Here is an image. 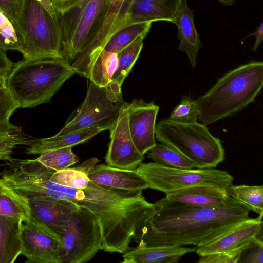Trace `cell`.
I'll use <instances>...</instances> for the list:
<instances>
[{
	"instance_id": "ab89813d",
	"label": "cell",
	"mask_w": 263,
	"mask_h": 263,
	"mask_svg": "<svg viewBox=\"0 0 263 263\" xmlns=\"http://www.w3.org/2000/svg\"><path fill=\"white\" fill-rule=\"evenodd\" d=\"M54 18L58 17V15L54 8L51 0H36Z\"/></svg>"
},
{
	"instance_id": "83f0119b",
	"label": "cell",
	"mask_w": 263,
	"mask_h": 263,
	"mask_svg": "<svg viewBox=\"0 0 263 263\" xmlns=\"http://www.w3.org/2000/svg\"><path fill=\"white\" fill-rule=\"evenodd\" d=\"M18 108L8 88L0 89V135L21 133L9 121L10 116Z\"/></svg>"
},
{
	"instance_id": "d6986e66",
	"label": "cell",
	"mask_w": 263,
	"mask_h": 263,
	"mask_svg": "<svg viewBox=\"0 0 263 263\" xmlns=\"http://www.w3.org/2000/svg\"><path fill=\"white\" fill-rule=\"evenodd\" d=\"M193 14L194 10L189 9L186 0H182L173 23L178 29L177 37L180 43L178 50L186 54L190 65L194 68L202 44L194 25Z\"/></svg>"
},
{
	"instance_id": "f6af8a7d",
	"label": "cell",
	"mask_w": 263,
	"mask_h": 263,
	"mask_svg": "<svg viewBox=\"0 0 263 263\" xmlns=\"http://www.w3.org/2000/svg\"></svg>"
},
{
	"instance_id": "5b68a950",
	"label": "cell",
	"mask_w": 263,
	"mask_h": 263,
	"mask_svg": "<svg viewBox=\"0 0 263 263\" xmlns=\"http://www.w3.org/2000/svg\"><path fill=\"white\" fill-rule=\"evenodd\" d=\"M13 25L28 60L64 59L62 34L58 17H53L36 0H21Z\"/></svg>"
},
{
	"instance_id": "4fadbf2b",
	"label": "cell",
	"mask_w": 263,
	"mask_h": 263,
	"mask_svg": "<svg viewBox=\"0 0 263 263\" xmlns=\"http://www.w3.org/2000/svg\"><path fill=\"white\" fill-rule=\"evenodd\" d=\"M263 215L248 218L224 234L196 250L199 256L229 252L245 248L256 238H263Z\"/></svg>"
},
{
	"instance_id": "52a82bcc",
	"label": "cell",
	"mask_w": 263,
	"mask_h": 263,
	"mask_svg": "<svg viewBox=\"0 0 263 263\" xmlns=\"http://www.w3.org/2000/svg\"><path fill=\"white\" fill-rule=\"evenodd\" d=\"M148 183V188L164 193L199 185L225 190L232 184L233 176L223 170L211 168H175L156 162L141 163L136 169Z\"/></svg>"
},
{
	"instance_id": "d4e9b609",
	"label": "cell",
	"mask_w": 263,
	"mask_h": 263,
	"mask_svg": "<svg viewBox=\"0 0 263 263\" xmlns=\"http://www.w3.org/2000/svg\"><path fill=\"white\" fill-rule=\"evenodd\" d=\"M145 37L140 36L117 54L118 65L112 75V81L122 85L139 56Z\"/></svg>"
},
{
	"instance_id": "8fae6325",
	"label": "cell",
	"mask_w": 263,
	"mask_h": 263,
	"mask_svg": "<svg viewBox=\"0 0 263 263\" xmlns=\"http://www.w3.org/2000/svg\"><path fill=\"white\" fill-rule=\"evenodd\" d=\"M129 131L137 149L144 155L156 144V120L159 107L153 102L134 99L126 103Z\"/></svg>"
},
{
	"instance_id": "e575fe53",
	"label": "cell",
	"mask_w": 263,
	"mask_h": 263,
	"mask_svg": "<svg viewBox=\"0 0 263 263\" xmlns=\"http://www.w3.org/2000/svg\"><path fill=\"white\" fill-rule=\"evenodd\" d=\"M89 0H51L58 15H61L73 8L85 7Z\"/></svg>"
},
{
	"instance_id": "8d00e7d4",
	"label": "cell",
	"mask_w": 263,
	"mask_h": 263,
	"mask_svg": "<svg viewBox=\"0 0 263 263\" xmlns=\"http://www.w3.org/2000/svg\"><path fill=\"white\" fill-rule=\"evenodd\" d=\"M13 64L6 54V51L0 47V75L7 78Z\"/></svg>"
},
{
	"instance_id": "9a60e30c",
	"label": "cell",
	"mask_w": 263,
	"mask_h": 263,
	"mask_svg": "<svg viewBox=\"0 0 263 263\" xmlns=\"http://www.w3.org/2000/svg\"><path fill=\"white\" fill-rule=\"evenodd\" d=\"M87 176L90 181L101 186L132 191L148 188L147 181L136 170L122 169L101 164L95 165Z\"/></svg>"
},
{
	"instance_id": "d6a6232c",
	"label": "cell",
	"mask_w": 263,
	"mask_h": 263,
	"mask_svg": "<svg viewBox=\"0 0 263 263\" xmlns=\"http://www.w3.org/2000/svg\"><path fill=\"white\" fill-rule=\"evenodd\" d=\"M262 238H256L248 244L242 250L238 263H262Z\"/></svg>"
},
{
	"instance_id": "f546056e",
	"label": "cell",
	"mask_w": 263,
	"mask_h": 263,
	"mask_svg": "<svg viewBox=\"0 0 263 263\" xmlns=\"http://www.w3.org/2000/svg\"><path fill=\"white\" fill-rule=\"evenodd\" d=\"M199 109L197 100L183 96L180 102L172 110L168 118L174 122L189 123L197 122Z\"/></svg>"
},
{
	"instance_id": "7bdbcfd3",
	"label": "cell",
	"mask_w": 263,
	"mask_h": 263,
	"mask_svg": "<svg viewBox=\"0 0 263 263\" xmlns=\"http://www.w3.org/2000/svg\"><path fill=\"white\" fill-rule=\"evenodd\" d=\"M221 3L226 6H231L234 3L235 0H219Z\"/></svg>"
},
{
	"instance_id": "44dd1931",
	"label": "cell",
	"mask_w": 263,
	"mask_h": 263,
	"mask_svg": "<svg viewBox=\"0 0 263 263\" xmlns=\"http://www.w3.org/2000/svg\"><path fill=\"white\" fill-rule=\"evenodd\" d=\"M22 223L18 219L0 215V263H13L21 254Z\"/></svg>"
},
{
	"instance_id": "4316f807",
	"label": "cell",
	"mask_w": 263,
	"mask_h": 263,
	"mask_svg": "<svg viewBox=\"0 0 263 263\" xmlns=\"http://www.w3.org/2000/svg\"><path fill=\"white\" fill-rule=\"evenodd\" d=\"M71 148L66 147L46 152L40 154L36 159L45 167L55 171L66 169L79 161Z\"/></svg>"
},
{
	"instance_id": "ac0fdd59",
	"label": "cell",
	"mask_w": 263,
	"mask_h": 263,
	"mask_svg": "<svg viewBox=\"0 0 263 263\" xmlns=\"http://www.w3.org/2000/svg\"><path fill=\"white\" fill-rule=\"evenodd\" d=\"M164 197L187 206H215L227 203L230 198L225 190L213 186L199 185L170 192Z\"/></svg>"
},
{
	"instance_id": "7c38bea8",
	"label": "cell",
	"mask_w": 263,
	"mask_h": 263,
	"mask_svg": "<svg viewBox=\"0 0 263 263\" xmlns=\"http://www.w3.org/2000/svg\"><path fill=\"white\" fill-rule=\"evenodd\" d=\"M110 0H89L69 41L62 46L64 59L73 62L94 36L107 13Z\"/></svg>"
},
{
	"instance_id": "cb8c5ba5",
	"label": "cell",
	"mask_w": 263,
	"mask_h": 263,
	"mask_svg": "<svg viewBox=\"0 0 263 263\" xmlns=\"http://www.w3.org/2000/svg\"><path fill=\"white\" fill-rule=\"evenodd\" d=\"M227 195L240 202L250 211L263 215L262 185H230L226 190Z\"/></svg>"
},
{
	"instance_id": "836d02e7",
	"label": "cell",
	"mask_w": 263,
	"mask_h": 263,
	"mask_svg": "<svg viewBox=\"0 0 263 263\" xmlns=\"http://www.w3.org/2000/svg\"><path fill=\"white\" fill-rule=\"evenodd\" d=\"M245 248L232 251L218 252L199 256L200 258L198 261V262L238 263L241 252Z\"/></svg>"
},
{
	"instance_id": "b9f144b4",
	"label": "cell",
	"mask_w": 263,
	"mask_h": 263,
	"mask_svg": "<svg viewBox=\"0 0 263 263\" xmlns=\"http://www.w3.org/2000/svg\"><path fill=\"white\" fill-rule=\"evenodd\" d=\"M7 87V78L0 75V89L6 88Z\"/></svg>"
},
{
	"instance_id": "3957f363",
	"label": "cell",
	"mask_w": 263,
	"mask_h": 263,
	"mask_svg": "<svg viewBox=\"0 0 263 263\" xmlns=\"http://www.w3.org/2000/svg\"><path fill=\"white\" fill-rule=\"evenodd\" d=\"M75 73L65 59H23L13 64L7 87L19 108H34L49 102Z\"/></svg>"
},
{
	"instance_id": "6da1fadb",
	"label": "cell",
	"mask_w": 263,
	"mask_h": 263,
	"mask_svg": "<svg viewBox=\"0 0 263 263\" xmlns=\"http://www.w3.org/2000/svg\"><path fill=\"white\" fill-rule=\"evenodd\" d=\"M154 204L155 213L132 238L138 246L202 247L249 218L250 210L231 197L215 206H187L165 198Z\"/></svg>"
},
{
	"instance_id": "9c48e42d",
	"label": "cell",
	"mask_w": 263,
	"mask_h": 263,
	"mask_svg": "<svg viewBox=\"0 0 263 263\" xmlns=\"http://www.w3.org/2000/svg\"><path fill=\"white\" fill-rule=\"evenodd\" d=\"M21 254L26 263H62L61 241L31 214L21 227Z\"/></svg>"
},
{
	"instance_id": "7a4b0ae2",
	"label": "cell",
	"mask_w": 263,
	"mask_h": 263,
	"mask_svg": "<svg viewBox=\"0 0 263 263\" xmlns=\"http://www.w3.org/2000/svg\"><path fill=\"white\" fill-rule=\"evenodd\" d=\"M263 86V63L250 61L228 71L196 100L205 125L232 116L254 102Z\"/></svg>"
},
{
	"instance_id": "484cf974",
	"label": "cell",
	"mask_w": 263,
	"mask_h": 263,
	"mask_svg": "<svg viewBox=\"0 0 263 263\" xmlns=\"http://www.w3.org/2000/svg\"><path fill=\"white\" fill-rule=\"evenodd\" d=\"M148 157L163 166L183 169L195 168L194 163L182 155L163 144H156L148 152Z\"/></svg>"
},
{
	"instance_id": "ba28073f",
	"label": "cell",
	"mask_w": 263,
	"mask_h": 263,
	"mask_svg": "<svg viewBox=\"0 0 263 263\" xmlns=\"http://www.w3.org/2000/svg\"><path fill=\"white\" fill-rule=\"evenodd\" d=\"M102 233L98 219L89 210L80 208L67 222L61 237L62 263H84L101 249Z\"/></svg>"
},
{
	"instance_id": "30bf717a",
	"label": "cell",
	"mask_w": 263,
	"mask_h": 263,
	"mask_svg": "<svg viewBox=\"0 0 263 263\" xmlns=\"http://www.w3.org/2000/svg\"><path fill=\"white\" fill-rule=\"evenodd\" d=\"M109 130L110 141L105 156L107 165L122 169L136 170L142 163L144 155L137 149L132 139L128 126L126 105Z\"/></svg>"
},
{
	"instance_id": "74e56055",
	"label": "cell",
	"mask_w": 263,
	"mask_h": 263,
	"mask_svg": "<svg viewBox=\"0 0 263 263\" xmlns=\"http://www.w3.org/2000/svg\"><path fill=\"white\" fill-rule=\"evenodd\" d=\"M98 162L99 160L97 158L92 157L75 167L87 174Z\"/></svg>"
},
{
	"instance_id": "d590c367",
	"label": "cell",
	"mask_w": 263,
	"mask_h": 263,
	"mask_svg": "<svg viewBox=\"0 0 263 263\" xmlns=\"http://www.w3.org/2000/svg\"><path fill=\"white\" fill-rule=\"evenodd\" d=\"M21 0H0V11L14 24L18 12Z\"/></svg>"
},
{
	"instance_id": "f35d334b",
	"label": "cell",
	"mask_w": 263,
	"mask_h": 263,
	"mask_svg": "<svg viewBox=\"0 0 263 263\" xmlns=\"http://www.w3.org/2000/svg\"><path fill=\"white\" fill-rule=\"evenodd\" d=\"M252 35H254L256 37L255 43L252 48V50L255 52L263 39V23H261L260 25L258 27L255 32L249 34L247 37Z\"/></svg>"
},
{
	"instance_id": "e0dca14e",
	"label": "cell",
	"mask_w": 263,
	"mask_h": 263,
	"mask_svg": "<svg viewBox=\"0 0 263 263\" xmlns=\"http://www.w3.org/2000/svg\"><path fill=\"white\" fill-rule=\"evenodd\" d=\"M196 247L137 246L123 253L122 263H177L184 255L195 252Z\"/></svg>"
},
{
	"instance_id": "5bb4252c",
	"label": "cell",
	"mask_w": 263,
	"mask_h": 263,
	"mask_svg": "<svg viewBox=\"0 0 263 263\" xmlns=\"http://www.w3.org/2000/svg\"><path fill=\"white\" fill-rule=\"evenodd\" d=\"M31 215L61 241L64 229L80 207L68 201L52 198L29 199Z\"/></svg>"
},
{
	"instance_id": "7402d4cb",
	"label": "cell",
	"mask_w": 263,
	"mask_h": 263,
	"mask_svg": "<svg viewBox=\"0 0 263 263\" xmlns=\"http://www.w3.org/2000/svg\"><path fill=\"white\" fill-rule=\"evenodd\" d=\"M29 199L0 178V215L18 219L25 222L31 217Z\"/></svg>"
},
{
	"instance_id": "1f68e13d",
	"label": "cell",
	"mask_w": 263,
	"mask_h": 263,
	"mask_svg": "<svg viewBox=\"0 0 263 263\" xmlns=\"http://www.w3.org/2000/svg\"><path fill=\"white\" fill-rule=\"evenodd\" d=\"M0 34L9 43L13 50L22 52V43L14 26L12 22L1 11Z\"/></svg>"
},
{
	"instance_id": "ee69618b",
	"label": "cell",
	"mask_w": 263,
	"mask_h": 263,
	"mask_svg": "<svg viewBox=\"0 0 263 263\" xmlns=\"http://www.w3.org/2000/svg\"><path fill=\"white\" fill-rule=\"evenodd\" d=\"M2 160H3V158L0 157V161Z\"/></svg>"
},
{
	"instance_id": "8992f818",
	"label": "cell",
	"mask_w": 263,
	"mask_h": 263,
	"mask_svg": "<svg viewBox=\"0 0 263 263\" xmlns=\"http://www.w3.org/2000/svg\"><path fill=\"white\" fill-rule=\"evenodd\" d=\"M126 105L121 86L117 83L111 81L107 85L101 86L90 81L84 101L55 135L91 127L109 130Z\"/></svg>"
},
{
	"instance_id": "f1b7e54d",
	"label": "cell",
	"mask_w": 263,
	"mask_h": 263,
	"mask_svg": "<svg viewBox=\"0 0 263 263\" xmlns=\"http://www.w3.org/2000/svg\"><path fill=\"white\" fill-rule=\"evenodd\" d=\"M50 180L56 184L77 189L86 188L90 181L86 173L75 167L54 171Z\"/></svg>"
},
{
	"instance_id": "603a6c76",
	"label": "cell",
	"mask_w": 263,
	"mask_h": 263,
	"mask_svg": "<svg viewBox=\"0 0 263 263\" xmlns=\"http://www.w3.org/2000/svg\"><path fill=\"white\" fill-rule=\"evenodd\" d=\"M152 23L147 22L133 24L118 31L106 42L97 58L100 55L118 54L140 36H146Z\"/></svg>"
},
{
	"instance_id": "ffe728a7",
	"label": "cell",
	"mask_w": 263,
	"mask_h": 263,
	"mask_svg": "<svg viewBox=\"0 0 263 263\" xmlns=\"http://www.w3.org/2000/svg\"><path fill=\"white\" fill-rule=\"evenodd\" d=\"M103 130L101 128L91 127L59 136L55 135L48 138L28 139L26 145V153L28 154H41L57 149L73 147L85 142Z\"/></svg>"
},
{
	"instance_id": "277c9868",
	"label": "cell",
	"mask_w": 263,
	"mask_h": 263,
	"mask_svg": "<svg viewBox=\"0 0 263 263\" xmlns=\"http://www.w3.org/2000/svg\"><path fill=\"white\" fill-rule=\"evenodd\" d=\"M155 133L159 142L190 160L195 168H215L224 159L221 140L203 123H179L166 118L156 125Z\"/></svg>"
},
{
	"instance_id": "4dcf8cb0",
	"label": "cell",
	"mask_w": 263,
	"mask_h": 263,
	"mask_svg": "<svg viewBox=\"0 0 263 263\" xmlns=\"http://www.w3.org/2000/svg\"><path fill=\"white\" fill-rule=\"evenodd\" d=\"M28 140L21 133L0 135V157L10 160L13 149L19 145H26Z\"/></svg>"
},
{
	"instance_id": "2e32d148",
	"label": "cell",
	"mask_w": 263,
	"mask_h": 263,
	"mask_svg": "<svg viewBox=\"0 0 263 263\" xmlns=\"http://www.w3.org/2000/svg\"><path fill=\"white\" fill-rule=\"evenodd\" d=\"M182 0H132L127 13L128 25L166 21L174 23Z\"/></svg>"
},
{
	"instance_id": "60d3db41",
	"label": "cell",
	"mask_w": 263,
	"mask_h": 263,
	"mask_svg": "<svg viewBox=\"0 0 263 263\" xmlns=\"http://www.w3.org/2000/svg\"><path fill=\"white\" fill-rule=\"evenodd\" d=\"M0 47L4 50H13L9 43L0 34Z\"/></svg>"
}]
</instances>
